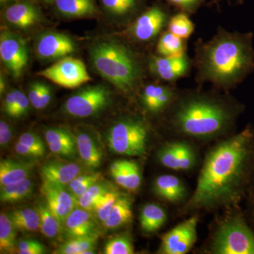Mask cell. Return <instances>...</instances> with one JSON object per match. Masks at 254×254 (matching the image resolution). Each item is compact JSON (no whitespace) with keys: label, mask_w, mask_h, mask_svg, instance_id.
Segmentation results:
<instances>
[{"label":"cell","mask_w":254,"mask_h":254,"mask_svg":"<svg viewBox=\"0 0 254 254\" xmlns=\"http://www.w3.org/2000/svg\"><path fill=\"white\" fill-rule=\"evenodd\" d=\"M18 142L38 150L43 155H45V153H46V146H45L44 142L43 141L41 137L36 133H32V132H26L20 136Z\"/></svg>","instance_id":"41"},{"label":"cell","mask_w":254,"mask_h":254,"mask_svg":"<svg viewBox=\"0 0 254 254\" xmlns=\"http://www.w3.org/2000/svg\"><path fill=\"white\" fill-rule=\"evenodd\" d=\"M50 6L66 18L89 17L98 12L95 0H53Z\"/></svg>","instance_id":"20"},{"label":"cell","mask_w":254,"mask_h":254,"mask_svg":"<svg viewBox=\"0 0 254 254\" xmlns=\"http://www.w3.org/2000/svg\"><path fill=\"white\" fill-rule=\"evenodd\" d=\"M230 115L221 105L211 100L192 99L178 108L175 121L179 129L188 136L205 138L220 133Z\"/></svg>","instance_id":"4"},{"label":"cell","mask_w":254,"mask_h":254,"mask_svg":"<svg viewBox=\"0 0 254 254\" xmlns=\"http://www.w3.org/2000/svg\"><path fill=\"white\" fill-rule=\"evenodd\" d=\"M41 192L48 208L63 225L68 215L76 208V198L65 189V187L46 182L42 183Z\"/></svg>","instance_id":"14"},{"label":"cell","mask_w":254,"mask_h":254,"mask_svg":"<svg viewBox=\"0 0 254 254\" xmlns=\"http://www.w3.org/2000/svg\"><path fill=\"white\" fill-rule=\"evenodd\" d=\"M153 190L158 196L171 203L180 201L186 193L181 180L171 175H163L157 177L153 184Z\"/></svg>","instance_id":"21"},{"label":"cell","mask_w":254,"mask_h":254,"mask_svg":"<svg viewBox=\"0 0 254 254\" xmlns=\"http://www.w3.org/2000/svg\"><path fill=\"white\" fill-rule=\"evenodd\" d=\"M22 91L18 89H11L5 95L3 101V111L6 115H9L10 112L14 108L17 103Z\"/></svg>","instance_id":"45"},{"label":"cell","mask_w":254,"mask_h":254,"mask_svg":"<svg viewBox=\"0 0 254 254\" xmlns=\"http://www.w3.org/2000/svg\"><path fill=\"white\" fill-rule=\"evenodd\" d=\"M19 254H43L46 253L45 246L36 240H23L16 245Z\"/></svg>","instance_id":"40"},{"label":"cell","mask_w":254,"mask_h":254,"mask_svg":"<svg viewBox=\"0 0 254 254\" xmlns=\"http://www.w3.org/2000/svg\"><path fill=\"white\" fill-rule=\"evenodd\" d=\"M173 96V91L168 87L149 84L142 92V104L150 113H158L170 103Z\"/></svg>","instance_id":"24"},{"label":"cell","mask_w":254,"mask_h":254,"mask_svg":"<svg viewBox=\"0 0 254 254\" xmlns=\"http://www.w3.org/2000/svg\"><path fill=\"white\" fill-rule=\"evenodd\" d=\"M198 218L192 217L172 229L162 237L159 253L185 254L190 252L197 238Z\"/></svg>","instance_id":"10"},{"label":"cell","mask_w":254,"mask_h":254,"mask_svg":"<svg viewBox=\"0 0 254 254\" xmlns=\"http://www.w3.org/2000/svg\"><path fill=\"white\" fill-rule=\"evenodd\" d=\"M254 166V131L247 127L209 152L188 206L207 208L240 193Z\"/></svg>","instance_id":"1"},{"label":"cell","mask_w":254,"mask_h":254,"mask_svg":"<svg viewBox=\"0 0 254 254\" xmlns=\"http://www.w3.org/2000/svg\"><path fill=\"white\" fill-rule=\"evenodd\" d=\"M110 95V90L103 85L86 86L70 96L64 104L63 110L74 118H90L107 108Z\"/></svg>","instance_id":"7"},{"label":"cell","mask_w":254,"mask_h":254,"mask_svg":"<svg viewBox=\"0 0 254 254\" xmlns=\"http://www.w3.org/2000/svg\"><path fill=\"white\" fill-rule=\"evenodd\" d=\"M150 71L157 77L173 81L185 76L190 68L186 54L175 57H152L149 61Z\"/></svg>","instance_id":"16"},{"label":"cell","mask_w":254,"mask_h":254,"mask_svg":"<svg viewBox=\"0 0 254 254\" xmlns=\"http://www.w3.org/2000/svg\"><path fill=\"white\" fill-rule=\"evenodd\" d=\"M52 100V90L46 83H43L41 99H40L39 108L38 110H43L50 104Z\"/></svg>","instance_id":"48"},{"label":"cell","mask_w":254,"mask_h":254,"mask_svg":"<svg viewBox=\"0 0 254 254\" xmlns=\"http://www.w3.org/2000/svg\"><path fill=\"white\" fill-rule=\"evenodd\" d=\"M30 104H31V102H30L28 95H25L22 92L21 95H20L17 103L7 116L11 118H21L28 113Z\"/></svg>","instance_id":"42"},{"label":"cell","mask_w":254,"mask_h":254,"mask_svg":"<svg viewBox=\"0 0 254 254\" xmlns=\"http://www.w3.org/2000/svg\"><path fill=\"white\" fill-rule=\"evenodd\" d=\"M121 193L115 190L105 193L95 207L94 211L100 221L104 222L109 216L114 205L116 203Z\"/></svg>","instance_id":"38"},{"label":"cell","mask_w":254,"mask_h":254,"mask_svg":"<svg viewBox=\"0 0 254 254\" xmlns=\"http://www.w3.org/2000/svg\"><path fill=\"white\" fill-rule=\"evenodd\" d=\"M132 202L128 197L121 195L115 204L114 205L109 216L103 223L105 227L109 230H115L125 226L131 222Z\"/></svg>","instance_id":"25"},{"label":"cell","mask_w":254,"mask_h":254,"mask_svg":"<svg viewBox=\"0 0 254 254\" xmlns=\"http://www.w3.org/2000/svg\"><path fill=\"white\" fill-rule=\"evenodd\" d=\"M45 138L48 144L55 143V144L64 145L70 149L77 151L76 137L72 133L64 128H50L45 132Z\"/></svg>","instance_id":"36"},{"label":"cell","mask_w":254,"mask_h":254,"mask_svg":"<svg viewBox=\"0 0 254 254\" xmlns=\"http://www.w3.org/2000/svg\"><path fill=\"white\" fill-rule=\"evenodd\" d=\"M6 88V79L4 73H1L0 76V94H4Z\"/></svg>","instance_id":"50"},{"label":"cell","mask_w":254,"mask_h":254,"mask_svg":"<svg viewBox=\"0 0 254 254\" xmlns=\"http://www.w3.org/2000/svg\"><path fill=\"white\" fill-rule=\"evenodd\" d=\"M90 58L95 71L124 93L133 91L139 81V63L133 52L120 42H96L90 50Z\"/></svg>","instance_id":"3"},{"label":"cell","mask_w":254,"mask_h":254,"mask_svg":"<svg viewBox=\"0 0 254 254\" xmlns=\"http://www.w3.org/2000/svg\"><path fill=\"white\" fill-rule=\"evenodd\" d=\"M105 14L115 18H126L140 10L143 0H100Z\"/></svg>","instance_id":"26"},{"label":"cell","mask_w":254,"mask_h":254,"mask_svg":"<svg viewBox=\"0 0 254 254\" xmlns=\"http://www.w3.org/2000/svg\"><path fill=\"white\" fill-rule=\"evenodd\" d=\"M33 1H36V2L38 3V4H43L46 5H50L51 4L53 0H33Z\"/></svg>","instance_id":"51"},{"label":"cell","mask_w":254,"mask_h":254,"mask_svg":"<svg viewBox=\"0 0 254 254\" xmlns=\"http://www.w3.org/2000/svg\"><path fill=\"white\" fill-rule=\"evenodd\" d=\"M249 185H250L249 193H250V205L251 208H252V216H253V220L254 222V166L253 170H252V175H251Z\"/></svg>","instance_id":"49"},{"label":"cell","mask_w":254,"mask_h":254,"mask_svg":"<svg viewBox=\"0 0 254 254\" xmlns=\"http://www.w3.org/2000/svg\"><path fill=\"white\" fill-rule=\"evenodd\" d=\"M16 231L9 214L0 215V251L1 253L11 254L16 250Z\"/></svg>","instance_id":"31"},{"label":"cell","mask_w":254,"mask_h":254,"mask_svg":"<svg viewBox=\"0 0 254 254\" xmlns=\"http://www.w3.org/2000/svg\"><path fill=\"white\" fill-rule=\"evenodd\" d=\"M36 209L40 215V230L42 234L49 239L58 237L63 229L61 222L52 213L46 202L40 203Z\"/></svg>","instance_id":"30"},{"label":"cell","mask_w":254,"mask_h":254,"mask_svg":"<svg viewBox=\"0 0 254 254\" xmlns=\"http://www.w3.org/2000/svg\"><path fill=\"white\" fill-rule=\"evenodd\" d=\"M0 58L13 77H20L28 62L26 41L14 32L2 30L0 35Z\"/></svg>","instance_id":"9"},{"label":"cell","mask_w":254,"mask_h":254,"mask_svg":"<svg viewBox=\"0 0 254 254\" xmlns=\"http://www.w3.org/2000/svg\"><path fill=\"white\" fill-rule=\"evenodd\" d=\"M68 239L97 235V225L89 210L73 209L63 223Z\"/></svg>","instance_id":"18"},{"label":"cell","mask_w":254,"mask_h":254,"mask_svg":"<svg viewBox=\"0 0 254 254\" xmlns=\"http://www.w3.org/2000/svg\"><path fill=\"white\" fill-rule=\"evenodd\" d=\"M3 8L5 22L17 29H29L36 26L43 18L38 3L33 0H16Z\"/></svg>","instance_id":"12"},{"label":"cell","mask_w":254,"mask_h":254,"mask_svg":"<svg viewBox=\"0 0 254 254\" xmlns=\"http://www.w3.org/2000/svg\"><path fill=\"white\" fill-rule=\"evenodd\" d=\"M168 18L163 6L154 4L136 18L129 28V33L138 41L145 42L155 38L165 26Z\"/></svg>","instance_id":"13"},{"label":"cell","mask_w":254,"mask_h":254,"mask_svg":"<svg viewBox=\"0 0 254 254\" xmlns=\"http://www.w3.org/2000/svg\"><path fill=\"white\" fill-rule=\"evenodd\" d=\"M43 83V82L35 81L31 83L30 86H28V98H29L30 102H31V104L36 110H38V108H39Z\"/></svg>","instance_id":"44"},{"label":"cell","mask_w":254,"mask_h":254,"mask_svg":"<svg viewBox=\"0 0 254 254\" xmlns=\"http://www.w3.org/2000/svg\"><path fill=\"white\" fill-rule=\"evenodd\" d=\"M9 215L19 231L35 232L40 229V215L37 209H18L13 210Z\"/></svg>","instance_id":"29"},{"label":"cell","mask_w":254,"mask_h":254,"mask_svg":"<svg viewBox=\"0 0 254 254\" xmlns=\"http://www.w3.org/2000/svg\"><path fill=\"white\" fill-rule=\"evenodd\" d=\"M105 254H132L134 253L133 244L127 236L115 237L105 246Z\"/></svg>","instance_id":"39"},{"label":"cell","mask_w":254,"mask_h":254,"mask_svg":"<svg viewBox=\"0 0 254 254\" xmlns=\"http://www.w3.org/2000/svg\"><path fill=\"white\" fill-rule=\"evenodd\" d=\"M12 136V129L9 124L4 120L0 121V145L1 148H4L11 141Z\"/></svg>","instance_id":"47"},{"label":"cell","mask_w":254,"mask_h":254,"mask_svg":"<svg viewBox=\"0 0 254 254\" xmlns=\"http://www.w3.org/2000/svg\"><path fill=\"white\" fill-rule=\"evenodd\" d=\"M98 235L74 237L68 239L55 250L58 254H85L87 251L95 249Z\"/></svg>","instance_id":"32"},{"label":"cell","mask_w":254,"mask_h":254,"mask_svg":"<svg viewBox=\"0 0 254 254\" xmlns=\"http://www.w3.org/2000/svg\"><path fill=\"white\" fill-rule=\"evenodd\" d=\"M110 173L118 185L136 190L141 185V173L138 164L131 160H116L110 166Z\"/></svg>","instance_id":"19"},{"label":"cell","mask_w":254,"mask_h":254,"mask_svg":"<svg viewBox=\"0 0 254 254\" xmlns=\"http://www.w3.org/2000/svg\"><path fill=\"white\" fill-rule=\"evenodd\" d=\"M15 150L18 155L23 157H26L28 158H39L44 156L39 151L26 145L22 144V143L17 142L15 145Z\"/></svg>","instance_id":"46"},{"label":"cell","mask_w":254,"mask_h":254,"mask_svg":"<svg viewBox=\"0 0 254 254\" xmlns=\"http://www.w3.org/2000/svg\"><path fill=\"white\" fill-rule=\"evenodd\" d=\"M113 190L109 184L100 181L90 187L77 200V205L85 210H94L95 207L105 193Z\"/></svg>","instance_id":"33"},{"label":"cell","mask_w":254,"mask_h":254,"mask_svg":"<svg viewBox=\"0 0 254 254\" xmlns=\"http://www.w3.org/2000/svg\"><path fill=\"white\" fill-rule=\"evenodd\" d=\"M103 175L100 173L78 175L67 185V190L78 200L88 189L97 182L102 181Z\"/></svg>","instance_id":"35"},{"label":"cell","mask_w":254,"mask_h":254,"mask_svg":"<svg viewBox=\"0 0 254 254\" xmlns=\"http://www.w3.org/2000/svg\"><path fill=\"white\" fill-rule=\"evenodd\" d=\"M33 182L26 178L21 181L1 187L0 200L2 203H16L26 199L33 192Z\"/></svg>","instance_id":"28"},{"label":"cell","mask_w":254,"mask_h":254,"mask_svg":"<svg viewBox=\"0 0 254 254\" xmlns=\"http://www.w3.org/2000/svg\"><path fill=\"white\" fill-rule=\"evenodd\" d=\"M185 13L194 12L204 0H167Z\"/></svg>","instance_id":"43"},{"label":"cell","mask_w":254,"mask_h":254,"mask_svg":"<svg viewBox=\"0 0 254 254\" xmlns=\"http://www.w3.org/2000/svg\"><path fill=\"white\" fill-rule=\"evenodd\" d=\"M254 51L249 37L222 31L202 45L198 66L202 79L217 86L236 84L254 66Z\"/></svg>","instance_id":"2"},{"label":"cell","mask_w":254,"mask_h":254,"mask_svg":"<svg viewBox=\"0 0 254 254\" xmlns=\"http://www.w3.org/2000/svg\"><path fill=\"white\" fill-rule=\"evenodd\" d=\"M14 1H16V0H0V4L4 7V6L9 4L10 3L13 2Z\"/></svg>","instance_id":"52"},{"label":"cell","mask_w":254,"mask_h":254,"mask_svg":"<svg viewBox=\"0 0 254 254\" xmlns=\"http://www.w3.org/2000/svg\"><path fill=\"white\" fill-rule=\"evenodd\" d=\"M80 172L81 168L77 164L51 160L41 167L40 174L43 182L66 187Z\"/></svg>","instance_id":"17"},{"label":"cell","mask_w":254,"mask_h":254,"mask_svg":"<svg viewBox=\"0 0 254 254\" xmlns=\"http://www.w3.org/2000/svg\"><path fill=\"white\" fill-rule=\"evenodd\" d=\"M35 53L43 61H55L70 56L76 52L74 41L59 32L42 33L35 42Z\"/></svg>","instance_id":"11"},{"label":"cell","mask_w":254,"mask_h":254,"mask_svg":"<svg viewBox=\"0 0 254 254\" xmlns=\"http://www.w3.org/2000/svg\"><path fill=\"white\" fill-rule=\"evenodd\" d=\"M167 220V214L160 205L148 203L141 209L140 225L142 230L147 233H153L160 230Z\"/></svg>","instance_id":"27"},{"label":"cell","mask_w":254,"mask_h":254,"mask_svg":"<svg viewBox=\"0 0 254 254\" xmlns=\"http://www.w3.org/2000/svg\"><path fill=\"white\" fill-rule=\"evenodd\" d=\"M76 141L78 154L86 167L91 170L99 168L103 155L95 138L86 132H80Z\"/></svg>","instance_id":"22"},{"label":"cell","mask_w":254,"mask_h":254,"mask_svg":"<svg viewBox=\"0 0 254 254\" xmlns=\"http://www.w3.org/2000/svg\"><path fill=\"white\" fill-rule=\"evenodd\" d=\"M33 168L34 163L31 162H21L12 159H3L0 162L1 187L28 178Z\"/></svg>","instance_id":"23"},{"label":"cell","mask_w":254,"mask_h":254,"mask_svg":"<svg viewBox=\"0 0 254 254\" xmlns=\"http://www.w3.org/2000/svg\"><path fill=\"white\" fill-rule=\"evenodd\" d=\"M213 252L217 254H254V231L242 217L220 225L215 234Z\"/></svg>","instance_id":"6"},{"label":"cell","mask_w":254,"mask_h":254,"mask_svg":"<svg viewBox=\"0 0 254 254\" xmlns=\"http://www.w3.org/2000/svg\"><path fill=\"white\" fill-rule=\"evenodd\" d=\"M110 150L117 154L141 156L146 151L147 128L135 119L127 118L113 125L107 134Z\"/></svg>","instance_id":"5"},{"label":"cell","mask_w":254,"mask_h":254,"mask_svg":"<svg viewBox=\"0 0 254 254\" xmlns=\"http://www.w3.org/2000/svg\"><path fill=\"white\" fill-rule=\"evenodd\" d=\"M193 31V23L185 12L175 15L169 21V31L182 39L190 38Z\"/></svg>","instance_id":"37"},{"label":"cell","mask_w":254,"mask_h":254,"mask_svg":"<svg viewBox=\"0 0 254 254\" xmlns=\"http://www.w3.org/2000/svg\"><path fill=\"white\" fill-rule=\"evenodd\" d=\"M38 75L66 88H75L91 80L86 65L81 60L67 56L42 70Z\"/></svg>","instance_id":"8"},{"label":"cell","mask_w":254,"mask_h":254,"mask_svg":"<svg viewBox=\"0 0 254 254\" xmlns=\"http://www.w3.org/2000/svg\"><path fill=\"white\" fill-rule=\"evenodd\" d=\"M158 158L165 168L174 170H188L194 165L195 153L185 142H174L159 150Z\"/></svg>","instance_id":"15"},{"label":"cell","mask_w":254,"mask_h":254,"mask_svg":"<svg viewBox=\"0 0 254 254\" xmlns=\"http://www.w3.org/2000/svg\"><path fill=\"white\" fill-rule=\"evenodd\" d=\"M184 39L171 32H166L160 37L157 45V52L160 56L175 57L185 54Z\"/></svg>","instance_id":"34"}]
</instances>
